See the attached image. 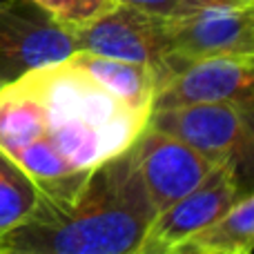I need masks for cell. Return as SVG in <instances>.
<instances>
[{"mask_svg":"<svg viewBox=\"0 0 254 254\" xmlns=\"http://www.w3.org/2000/svg\"><path fill=\"white\" fill-rule=\"evenodd\" d=\"M149 116L127 107L65 58L0 85V152L40 188L125 152Z\"/></svg>","mask_w":254,"mask_h":254,"instance_id":"cell-1","label":"cell"},{"mask_svg":"<svg viewBox=\"0 0 254 254\" xmlns=\"http://www.w3.org/2000/svg\"><path fill=\"white\" fill-rule=\"evenodd\" d=\"M156 216L134 145L38 188L34 210L0 234V254H138Z\"/></svg>","mask_w":254,"mask_h":254,"instance_id":"cell-2","label":"cell"},{"mask_svg":"<svg viewBox=\"0 0 254 254\" xmlns=\"http://www.w3.org/2000/svg\"><path fill=\"white\" fill-rule=\"evenodd\" d=\"M147 125L179 136L214 163L230 167L239 198L254 192V105L198 103L156 110Z\"/></svg>","mask_w":254,"mask_h":254,"instance_id":"cell-3","label":"cell"},{"mask_svg":"<svg viewBox=\"0 0 254 254\" xmlns=\"http://www.w3.org/2000/svg\"><path fill=\"white\" fill-rule=\"evenodd\" d=\"M71 31L76 52L140 63L152 67L156 78H161L172 56L170 18L154 16L127 4H114L103 16Z\"/></svg>","mask_w":254,"mask_h":254,"instance_id":"cell-4","label":"cell"},{"mask_svg":"<svg viewBox=\"0 0 254 254\" xmlns=\"http://www.w3.org/2000/svg\"><path fill=\"white\" fill-rule=\"evenodd\" d=\"M76 52L74 31L54 20L34 0L0 7V85Z\"/></svg>","mask_w":254,"mask_h":254,"instance_id":"cell-5","label":"cell"},{"mask_svg":"<svg viewBox=\"0 0 254 254\" xmlns=\"http://www.w3.org/2000/svg\"><path fill=\"white\" fill-rule=\"evenodd\" d=\"M198 103L254 105V56L174 63L161 78L154 112Z\"/></svg>","mask_w":254,"mask_h":254,"instance_id":"cell-6","label":"cell"},{"mask_svg":"<svg viewBox=\"0 0 254 254\" xmlns=\"http://www.w3.org/2000/svg\"><path fill=\"white\" fill-rule=\"evenodd\" d=\"M134 152L156 212L196 190L219 165L183 138L149 125L136 138Z\"/></svg>","mask_w":254,"mask_h":254,"instance_id":"cell-7","label":"cell"},{"mask_svg":"<svg viewBox=\"0 0 254 254\" xmlns=\"http://www.w3.org/2000/svg\"><path fill=\"white\" fill-rule=\"evenodd\" d=\"M170 38L172 56L165 71L174 63L254 56V2L203 9L183 18H170Z\"/></svg>","mask_w":254,"mask_h":254,"instance_id":"cell-8","label":"cell"},{"mask_svg":"<svg viewBox=\"0 0 254 254\" xmlns=\"http://www.w3.org/2000/svg\"><path fill=\"white\" fill-rule=\"evenodd\" d=\"M237 201L239 192L230 167L216 165L196 190L156 212L138 254H165L192 241L228 214Z\"/></svg>","mask_w":254,"mask_h":254,"instance_id":"cell-9","label":"cell"},{"mask_svg":"<svg viewBox=\"0 0 254 254\" xmlns=\"http://www.w3.org/2000/svg\"><path fill=\"white\" fill-rule=\"evenodd\" d=\"M67 61L87 74L94 83L105 87L112 96H116L127 107L143 114L154 112V96L158 89L156 71L147 65L129 61H119V58L98 56L92 52H74L67 56Z\"/></svg>","mask_w":254,"mask_h":254,"instance_id":"cell-10","label":"cell"},{"mask_svg":"<svg viewBox=\"0 0 254 254\" xmlns=\"http://www.w3.org/2000/svg\"><path fill=\"white\" fill-rule=\"evenodd\" d=\"M190 243L216 254H252L254 252V192L239 198L228 214L212 228L203 230Z\"/></svg>","mask_w":254,"mask_h":254,"instance_id":"cell-11","label":"cell"},{"mask_svg":"<svg viewBox=\"0 0 254 254\" xmlns=\"http://www.w3.org/2000/svg\"><path fill=\"white\" fill-rule=\"evenodd\" d=\"M38 201L36 181L0 152V234L18 225Z\"/></svg>","mask_w":254,"mask_h":254,"instance_id":"cell-12","label":"cell"},{"mask_svg":"<svg viewBox=\"0 0 254 254\" xmlns=\"http://www.w3.org/2000/svg\"><path fill=\"white\" fill-rule=\"evenodd\" d=\"M34 2L69 29L87 25L116 4L114 0H34Z\"/></svg>","mask_w":254,"mask_h":254,"instance_id":"cell-13","label":"cell"},{"mask_svg":"<svg viewBox=\"0 0 254 254\" xmlns=\"http://www.w3.org/2000/svg\"><path fill=\"white\" fill-rule=\"evenodd\" d=\"M116 4L136 7L140 11L154 13L163 18H183L190 13L203 11L214 7H232V4H248L254 0H114Z\"/></svg>","mask_w":254,"mask_h":254,"instance_id":"cell-14","label":"cell"},{"mask_svg":"<svg viewBox=\"0 0 254 254\" xmlns=\"http://www.w3.org/2000/svg\"><path fill=\"white\" fill-rule=\"evenodd\" d=\"M165 254H216V252H210V250H203V248H198V246H194V243H183V246H179V248H174V250H170V252H165Z\"/></svg>","mask_w":254,"mask_h":254,"instance_id":"cell-15","label":"cell"},{"mask_svg":"<svg viewBox=\"0 0 254 254\" xmlns=\"http://www.w3.org/2000/svg\"><path fill=\"white\" fill-rule=\"evenodd\" d=\"M11 0H0V7H4V4H9Z\"/></svg>","mask_w":254,"mask_h":254,"instance_id":"cell-16","label":"cell"}]
</instances>
